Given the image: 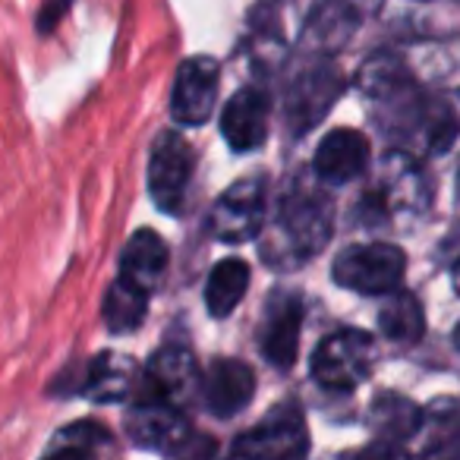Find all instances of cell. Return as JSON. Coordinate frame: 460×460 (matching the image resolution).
Listing matches in <instances>:
<instances>
[{
	"mask_svg": "<svg viewBox=\"0 0 460 460\" xmlns=\"http://www.w3.org/2000/svg\"><path fill=\"white\" fill-rule=\"evenodd\" d=\"M357 83L372 102V117L407 148L420 155H441L454 146L460 129L457 111L441 98L422 95L401 58L376 54L363 64Z\"/></svg>",
	"mask_w": 460,
	"mask_h": 460,
	"instance_id": "cell-1",
	"label": "cell"
},
{
	"mask_svg": "<svg viewBox=\"0 0 460 460\" xmlns=\"http://www.w3.org/2000/svg\"><path fill=\"white\" fill-rule=\"evenodd\" d=\"M334 230V205L315 183L294 180L278 199L275 221L262 234V256L271 269L290 271L306 265L328 246Z\"/></svg>",
	"mask_w": 460,
	"mask_h": 460,
	"instance_id": "cell-2",
	"label": "cell"
},
{
	"mask_svg": "<svg viewBox=\"0 0 460 460\" xmlns=\"http://www.w3.org/2000/svg\"><path fill=\"white\" fill-rule=\"evenodd\" d=\"M429 180L420 161L407 152H388L376 167V180L357 202V221L366 227H403L426 215Z\"/></svg>",
	"mask_w": 460,
	"mask_h": 460,
	"instance_id": "cell-3",
	"label": "cell"
},
{
	"mask_svg": "<svg viewBox=\"0 0 460 460\" xmlns=\"http://www.w3.org/2000/svg\"><path fill=\"white\" fill-rule=\"evenodd\" d=\"M376 359L378 350L372 334L359 332V328H341L325 341H319L313 359H309V372L325 391L347 394L372 376Z\"/></svg>",
	"mask_w": 460,
	"mask_h": 460,
	"instance_id": "cell-4",
	"label": "cell"
},
{
	"mask_svg": "<svg viewBox=\"0 0 460 460\" xmlns=\"http://www.w3.org/2000/svg\"><path fill=\"white\" fill-rule=\"evenodd\" d=\"M407 275V252L394 243H353L338 252L332 265V278L338 288L363 296H385L401 288Z\"/></svg>",
	"mask_w": 460,
	"mask_h": 460,
	"instance_id": "cell-5",
	"label": "cell"
},
{
	"mask_svg": "<svg viewBox=\"0 0 460 460\" xmlns=\"http://www.w3.org/2000/svg\"><path fill=\"white\" fill-rule=\"evenodd\" d=\"M127 435L133 445L148 447L158 454H199L215 451L211 441L199 445V435L192 432V422L186 420L183 407L164 401H146L136 397L127 413Z\"/></svg>",
	"mask_w": 460,
	"mask_h": 460,
	"instance_id": "cell-6",
	"label": "cell"
},
{
	"mask_svg": "<svg viewBox=\"0 0 460 460\" xmlns=\"http://www.w3.org/2000/svg\"><path fill=\"white\" fill-rule=\"evenodd\" d=\"M234 457L252 460H296L309 454V429L303 407L296 401H284L265 416L259 426L240 435L230 445Z\"/></svg>",
	"mask_w": 460,
	"mask_h": 460,
	"instance_id": "cell-7",
	"label": "cell"
},
{
	"mask_svg": "<svg viewBox=\"0 0 460 460\" xmlns=\"http://www.w3.org/2000/svg\"><path fill=\"white\" fill-rule=\"evenodd\" d=\"M269 224V190L262 177H243L211 205L208 230L221 243H250Z\"/></svg>",
	"mask_w": 460,
	"mask_h": 460,
	"instance_id": "cell-8",
	"label": "cell"
},
{
	"mask_svg": "<svg viewBox=\"0 0 460 460\" xmlns=\"http://www.w3.org/2000/svg\"><path fill=\"white\" fill-rule=\"evenodd\" d=\"M344 73L332 60L319 58L315 64L303 66L294 76V83L288 85V98H284L290 129L296 136H306L313 127H319L322 117L332 111V104L344 95Z\"/></svg>",
	"mask_w": 460,
	"mask_h": 460,
	"instance_id": "cell-9",
	"label": "cell"
},
{
	"mask_svg": "<svg viewBox=\"0 0 460 460\" xmlns=\"http://www.w3.org/2000/svg\"><path fill=\"white\" fill-rule=\"evenodd\" d=\"M192 164H196L192 146L173 129L161 133L152 142V152H148V196H152L155 208L164 211V215L183 211Z\"/></svg>",
	"mask_w": 460,
	"mask_h": 460,
	"instance_id": "cell-10",
	"label": "cell"
},
{
	"mask_svg": "<svg viewBox=\"0 0 460 460\" xmlns=\"http://www.w3.org/2000/svg\"><path fill=\"white\" fill-rule=\"evenodd\" d=\"M199 366L186 347L167 344L148 359V366L142 369L139 385H136V397H146V401H164L186 407L192 397L199 394Z\"/></svg>",
	"mask_w": 460,
	"mask_h": 460,
	"instance_id": "cell-11",
	"label": "cell"
},
{
	"mask_svg": "<svg viewBox=\"0 0 460 460\" xmlns=\"http://www.w3.org/2000/svg\"><path fill=\"white\" fill-rule=\"evenodd\" d=\"M217 85H221V66L215 58H186L177 66L171 89V117L180 127H202L215 114Z\"/></svg>",
	"mask_w": 460,
	"mask_h": 460,
	"instance_id": "cell-12",
	"label": "cell"
},
{
	"mask_svg": "<svg viewBox=\"0 0 460 460\" xmlns=\"http://www.w3.org/2000/svg\"><path fill=\"white\" fill-rule=\"evenodd\" d=\"M256 394V372L243 359H215L199 378V397L217 420H230Z\"/></svg>",
	"mask_w": 460,
	"mask_h": 460,
	"instance_id": "cell-13",
	"label": "cell"
},
{
	"mask_svg": "<svg viewBox=\"0 0 460 460\" xmlns=\"http://www.w3.org/2000/svg\"><path fill=\"white\" fill-rule=\"evenodd\" d=\"M303 300L296 294H275L265 303L262 325H259V347L262 357L278 369H290L300 350Z\"/></svg>",
	"mask_w": 460,
	"mask_h": 460,
	"instance_id": "cell-14",
	"label": "cell"
},
{
	"mask_svg": "<svg viewBox=\"0 0 460 460\" xmlns=\"http://www.w3.org/2000/svg\"><path fill=\"white\" fill-rule=\"evenodd\" d=\"M221 136L234 152H256L269 139V95L256 85L234 92L221 111Z\"/></svg>",
	"mask_w": 460,
	"mask_h": 460,
	"instance_id": "cell-15",
	"label": "cell"
},
{
	"mask_svg": "<svg viewBox=\"0 0 460 460\" xmlns=\"http://www.w3.org/2000/svg\"><path fill=\"white\" fill-rule=\"evenodd\" d=\"M369 139L359 129L338 127L319 142L313 158V173L322 183H350V180L363 177L369 167Z\"/></svg>",
	"mask_w": 460,
	"mask_h": 460,
	"instance_id": "cell-16",
	"label": "cell"
},
{
	"mask_svg": "<svg viewBox=\"0 0 460 460\" xmlns=\"http://www.w3.org/2000/svg\"><path fill=\"white\" fill-rule=\"evenodd\" d=\"M139 376H142L139 366L129 357H120V353H98V357L85 366V376L76 391L98 403H120L136 394Z\"/></svg>",
	"mask_w": 460,
	"mask_h": 460,
	"instance_id": "cell-17",
	"label": "cell"
},
{
	"mask_svg": "<svg viewBox=\"0 0 460 460\" xmlns=\"http://www.w3.org/2000/svg\"><path fill=\"white\" fill-rule=\"evenodd\" d=\"M369 422L376 438L382 441V451H401L407 441H413L420 435L426 416H422V410L410 397L385 391V394H378L372 401Z\"/></svg>",
	"mask_w": 460,
	"mask_h": 460,
	"instance_id": "cell-18",
	"label": "cell"
},
{
	"mask_svg": "<svg viewBox=\"0 0 460 460\" xmlns=\"http://www.w3.org/2000/svg\"><path fill=\"white\" fill-rule=\"evenodd\" d=\"M167 259L171 250L155 230H136L120 252V275L146 294H155L167 271Z\"/></svg>",
	"mask_w": 460,
	"mask_h": 460,
	"instance_id": "cell-19",
	"label": "cell"
},
{
	"mask_svg": "<svg viewBox=\"0 0 460 460\" xmlns=\"http://www.w3.org/2000/svg\"><path fill=\"white\" fill-rule=\"evenodd\" d=\"M250 290V265L243 259H224L205 281V309L211 319H227Z\"/></svg>",
	"mask_w": 460,
	"mask_h": 460,
	"instance_id": "cell-20",
	"label": "cell"
},
{
	"mask_svg": "<svg viewBox=\"0 0 460 460\" xmlns=\"http://www.w3.org/2000/svg\"><path fill=\"white\" fill-rule=\"evenodd\" d=\"M148 300H152V294H146V290L136 288L133 281L117 275V281L111 284L108 294H104V306H102V319H104V325H108V332L133 334L136 328L146 322Z\"/></svg>",
	"mask_w": 460,
	"mask_h": 460,
	"instance_id": "cell-21",
	"label": "cell"
},
{
	"mask_svg": "<svg viewBox=\"0 0 460 460\" xmlns=\"http://www.w3.org/2000/svg\"><path fill=\"white\" fill-rule=\"evenodd\" d=\"M378 332L391 344H416L426 334V313L420 300L407 290H391L388 303L378 313Z\"/></svg>",
	"mask_w": 460,
	"mask_h": 460,
	"instance_id": "cell-22",
	"label": "cell"
},
{
	"mask_svg": "<svg viewBox=\"0 0 460 460\" xmlns=\"http://www.w3.org/2000/svg\"><path fill=\"white\" fill-rule=\"evenodd\" d=\"M111 451H114V438L95 420H79L58 429V435L45 447L48 457H102Z\"/></svg>",
	"mask_w": 460,
	"mask_h": 460,
	"instance_id": "cell-23",
	"label": "cell"
},
{
	"mask_svg": "<svg viewBox=\"0 0 460 460\" xmlns=\"http://www.w3.org/2000/svg\"><path fill=\"white\" fill-rule=\"evenodd\" d=\"M432 438L422 445V454H460V407L454 401H435L432 413Z\"/></svg>",
	"mask_w": 460,
	"mask_h": 460,
	"instance_id": "cell-24",
	"label": "cell"
},
{
	"mask_svg": "<svg viewBox=\"0 0 460 460\" xmlns=\"http://www.w3.org/2000/svg\"><path fill=\"white\" fill-rule=\"evenodd\" d=\"M73 7V0H45V7L39 13V32H51L60 20L66 16V10Z\"/></svg>",
	"mask_w": 460,
	"mask_h": 460,
	"instance_id": "cell-25",
	"label": "cell"
},
{
	"mask_svg": "<svg viewBox=\"0 0 460 460\" xmlns=\"http://www.w3.org/2000/svg\"><path fill=\"white\" fill-rule=\"evenodd\" d=\"M451 281H454V290H457V294H460V259H457V262H454Z\"/></svg>",
	"mask_w": 460,
	"mask_h": 460,
	"instance_id": "cell-26",
	"label": "cell"
},
{
	"mask_svg": "<svg viewBox=\"0 0 460 460\" xmlns=\"http://www.w3.org/2000/svg\"><path fill=\"white\" fill-rule=\"evenodd\" d=\"M454 347L460 350V322H457V328H454Z\"/></svg>",
	"mask_w": 460,
	"mask_h": 460,
	"instance_id": "cell-27",
	"label": "cell"
},
{
	"mask_svg": "<svg viewBox=\"0 0 460 460\" xmlns=\"http://www.w3.org/2000/svg\"><path fill=\"white\" fill-rule=\"evenodd\" d=\"M457 177H460V173H457Z\"/></svg>",
	"mask_w": 460,
	"mask_h": 460,
	"instance_id": "cell-28",
	"label": "cell"
}]
</instances>
